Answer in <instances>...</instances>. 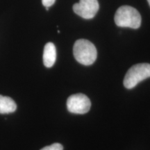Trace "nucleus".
Masks as SVG:
<instances>
[{"label":"nucleus","instance_id":"nucleus-4","mask_svg":"<svg viewBox=\"0 0 150 150\" xmlns=\"http://www.w3.org/2000/svg\"><path fill=\"white\" fill-rule=\"evenodd\" d=\"M91 102L88 97L83 94H75L67 100V110L74 114H85L91 109Z\"/></svg>","mask_w":150,"mask_h":150},{"label":"nucleus","instance_id":"nucleus-10","mask_svg":"<svg viewBox=\"0 0 150 150\" xmlns=\"http://www.w3.org/2000/svg\"><path fill=\"white\" fill-rule=\"evenodd\" d=\"M147 1H148V3H149V6H150V0H147Z\"/></svg>","mask_w":150,"mask_h":150},{"label":"nucleus","instance_id":"nucleus-1","mask_svg":"<svg viewBox=\"0 0 150 150\" xmlns=\"http://www.w3.org/2000/svg\"><path fill=\"white\" fill-rule=\"evenodd\" d=\"M114 20L120 27L138 29L141 25V16L138 11L130 6H122L116 11Z\"/></svg>","mask_w":150,"mask_h":150},{"label":"nucleus","instance_id":"nucleus-8","mask_svg":"<svg viewBox=\"0 0 150 150\" xmlns=\"http://www.w3.org/2000/svg\"><path fill=\"white\" fill-rule=\"evenodd\" d=\"M40 150H63V147L60 143H54L51 145L43 147Z\"/></svg>","mask_w":150,"mask_h":150},{"label":"nucleus","instance_id":"nucleus-3","mask_svg":"<svg viewBox=\"0 0 150 150\" xmlns=\"http://www.w3.org/2000/svg\"><path fill=\"white\" fill-rule=\"evenodd\" d=\"M150 77V64L138 63L132 66L124 79V86L127 89H132L140 82Z\"/></svg>","mask_w":150,"mask_h":150},{"label":"nucleus","instance_id":"nucleus-6","mask_svg":"<svg viewBox=\"0 0 150 150\" xmlns=\"http://www.w3.org/2000/svg\"><path fill=\"white\" fill-rule=\"evenodd\" d=\"M56 60V49L52 42L47 43L43 52V63L46 67H52Z\"/></svg>","mask_w":150,"mask_h":150},{"label":"nucleus","instance_id":"nucleus-7","mask_svg":"<svg viewBox=\"0 0 150 150\" xmlns=\"http://www.w3.org/2000/svg\"><path fill=\"white\" fill-rule=\"evenodd\" d=\"M17 109L16 102L11 97L0 95V114H8L13 112Z\"/></svg>","mask_w":150,"mask_h":150},{"label":"nucleus","instance_id":"nucleus-2","mask_svg":"<svg viewBox=\"0 0 150 150\" xmlns=\"http://www.w3.org/2000/svg\"><path fill=\"white\" fill-rule=\"evenodd\" d=\"M73 54L75 59L81 64L91 65L96 61L97 52L95 46L91 41L79 39L74 43Z\"/></svg>","mask_w":150,"mask_h":150},{"label":"nucleus","instance_id":"nucleus-5","mask_svg":"<svg viewBox=\"0 0 150 150\" xmlns=\"http://www.w3.org/2000/svg\"><path fill=\"white\" fill-rule=\"evenodd\" d=\"M99 6L97 0H80L73 5V11L84 19H92L96 16Z\"/></svg>","mask_w":150,"mask_h":150},{"label":"nucleus","instance_id":"nucleus-9","mask_svg":"<svg viewBox=\"0 0 150 150\" xmlns=\"http://www.w3.org/2000/svg\"><path fill=\"white\" fill-rule=\"evenodd\" d=\"M56 0H42V3L44 6L46 8H50L52 5L55 3Z\"/></svg>","mask_w":150,"mask_h":150}]
</instances>
